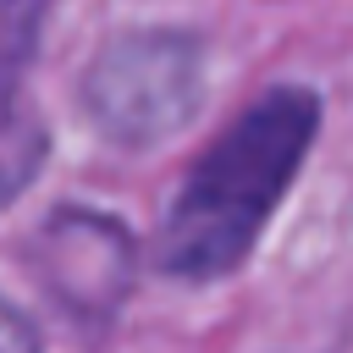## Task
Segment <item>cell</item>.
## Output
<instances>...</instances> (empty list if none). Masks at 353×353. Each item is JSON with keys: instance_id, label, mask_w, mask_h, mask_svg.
I'll return each instance as SVG.
<instances>
[{"instance_id": "6da1fadb", "label": "cell", "mask_w": 353, "mask_h": 353, "mask_svg": "<svg viewBox=\"0 0 353 353\" xmlns=\"http://www.w3.org/2000/svg\"><path fill=\"white\" fill-rule=\"evenodd\" d=\"M314 127H320V99L309 88H270L259 105H248L176 193L154 243L160 270L182 281L226 276L254 248L270 210L281 204L298 160L309 154Z\"/></svg>"}, {"instance_id": "7a4b0ae2", "label": "cell", "mask_w": 353, "mask_h": 353, "mask_svg": "<svg viewBox=\"0 0 353 353\" xmlns=\"http://www.w3.org/2000/svg\"><path fill=\"white\" fill-rule=\"evenodd\" d=\"M193 99H199V50L193 39H176V33L116 39L88 72L94 116L132 143H149L176 121H188Z\"/></svg>"}, {"instance_id": "3957f363", "label": "cell", "mask_w": 353, "mask_h": 353, "mask_svg": "<svg viewBox=\"0 0 353 353\" xmlns=\"http://www.w3.org/2000/svg\"><path fill=\"white\" fill-rule=\"evenodd\" d=\"M39 22H44V0H0V138L11 127V105H17L22 72H28Z\"/></svg>"}, {"instance_id": "277c9868", "label": "cell", "mask_w": 353, "mask_h": 353, "mask_svg": "<svg viewBox=\"0 0 353 353\" xmlns=\"http://www.w3.org/2000/svg\"><path fill=\"white\" fill-rule=\"evenodd\" d=\"M0 353H39V336H33V325L0 298Z\"/></svg>"}]
</instances>
